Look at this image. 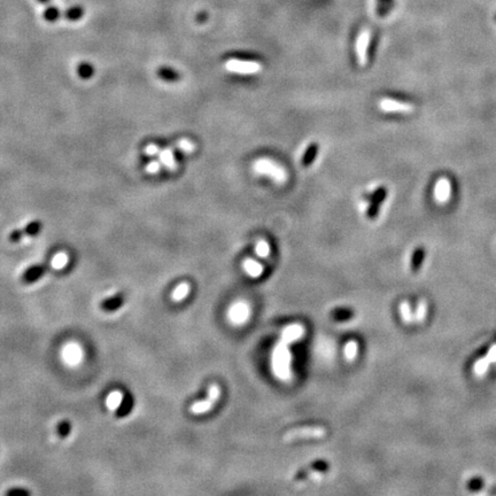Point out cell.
Listing matches in <instances>:
<instances>
[{
	"instance_id": "1",
	"label": "cell",
	"mask_w": 496,
	"mask_h": 496,
	"mask_svg": "<svg viewBox=\"0 0 496 496\" xmlns=\"http://www.w3.org/2000/svg\"><path fill=\"white\" fill-rule=\"evenodd\" d=\"M288 344L284 341H279V344L274 348L272 354V366L274 373L280 379H287L290 377V364H291V354L287 348Z\"/></svg>"
},
{
	"instance_id": "2",
	"label": "cell",
	"mask_w": 496,
	"mask_h": 496,
	"mask_svg": "<svg viewBox=\"0 0 496 496\" xmlns=\"http://www.w3.org/2000/svg\"><path fill=\"white\" fill-rule=\"evenodd\" d=\"M253 169L256 174L270 177L277 183H284L287 180L286 170L270 159L263 158L256 160L253 165Z\"/></svg>"
},
{
	"instance_id": "3",
	"label": "cell",
	"mask_w": 496,
	"mask_h": 496,
	"mask_svg": "<svg viewBox=\"0 0 496 496\" xmlns=\"http://www.w3.org/2000/svg\"><path fill=\"white\" fill-rule=\"evenodd\" d=\"M326 435V430L323 426H308L300 427L286 432L283 435L285 442H291L297 439H322Z\"/></svg>"
},
{
	"instance_id": "4",
	"label": "cell",
	"mask_w": 496,
	"mask_h": 496,
	"mask_svg": "<svg viewBox=\"0 0 496 496\" xmlns=\"http://www.w3.org/2000/svg\"><path fill=\"white\" fill-rule=\"evenodd\" d=\"M225 68L231 73L241 74V75H253L262 70V66L260 62L249 61V60L240 59H230L225 63Z\"/></svg>"
},
{
	"instance_id": "5",
	"label": "cell",
	"mask_w": 496,
	"mask_h": 496,
	"mask_svg": "<svg viewBox=\"0 0 496 496\" xmlns=\"http://www.w3.org/2000/svg\"><path fill=\"white\" fill-rule=\"evenodd\" d=\"M221 397V388L219 385L214 384L210 385L209 390H208V398L206 400H202V401H198L193 403L191 406L190 411L194 415H201V413H205L207 411H209L210 409L215 406V403L217 402V400Z\"/></svg>"
},
{
	"instance_id": "6",
	"label": "cell",
	"mask_w": 496,
	"mask_h": 496,
	"mask_svg": "<svg viewBox=\"0 0 496 496\" xmlns=\"http://www.w3.org/2000/svg\"><path fill=\"white\" fill-rule=\"evenodd\" d=\"M329 469L326 462H316L307 470H301L294 476V480H320L324 476V471Z\"/></svg>"
},
{
	"instance_id": "7",
	"label": "cell",
	"mask_w": 496,
	"mask_h": 496,
	"mask_svg": "<svg viewBox=\"0 0 496 496\" xmlns=\"http://www.w3.org/2000/svg\"><path fill=\"white\" fill-rule=\"evenodd\" d=\"M379 107L381 110L387 113H411L415 109V106L408 102H401L394 99L384 98L380 100Z\"/></svg>"
},
{
	"instance_id": "8",
	"label": "cell",
	"mask_w": 496,
	"mask_h": 496,
	"mask_svg": "<svg viewBox=\"0 0 496 496\" xmlns=\"http://www.w3.org/2000/svg\"><path fill=\"white\" fill-rule=\"evenodd\" d=\"M370 39L371 31L369 29H364L359 35L358 41H356V55H358V61L361 66H365L367 62V48H369Z\"/></svg>"
},
{
	"instance_id": "9",
	"label": "cell",
	"mask_w": 496,
	"mask_h": 496,
	"mask_svg": "<svg viewBox=\"0 0 496 496\" xmlns=\"http://www.w3.org/2000/svg\"><path fill=\"white\" fill-rule=\"evenodd\" d=\"M249 315H251L249 306L246 302L240 301L232 306L227 316H229V319L232 323L239 325V324H244L249 318Z\"/></svg>"
},
{
	"instance_id": "10",
	"label": "cell",
	"mask_w": 496,
	"mask_h": 496,
	"mask_svg": "<svg viewBox=\"0 0 496 496\" xmlns=\"http://www.w3.org/2000/svg\"><path fill=\"white\" fill-rule=\"evenodd\" d=\"M62 358L68 365H77L83 359V351H82L80 345L70 342L63 348Z\"/></svg>"
},
{
	"instance_id": "11",
	"label": "cell",
	"mask_w": 496,
	"mask_h": 496,
	"mask_svg": "<svg viewBox=\"0 0 496 496\" xmlns=\"http://www.w3.org/2000/svg\"><path fill=\"white\" fill-rule=\"evenodd\" d=\"M451 195V184L448 178L442 177L437 181L434 187V197L439 203L447 202Z\"/></svg>"
},
{
	"instance_id": "12",
	"label": "cell",
	"mask_w": 496,
	"mask_h": 496,
	"mask_svg": "<svg viewBox=\"0 0 496 496\" xmlns=\"http://www.w3.org/2000/svg\"><path fill=\"white\" fill-rule=\"evenodd\" d=\"M386 197H387V190L384 187H380L379 190H377L376 193L373 194L372 201H371L370 207H369V209H367V213H366L367 216H369L370 219H373L374 216L378 215V212H379L380 206L383 205L384 200L386 199Z\"/></svg>"
},
{
	"instance_id": "13",
	"label": "cell",
	"mask_w": 496,
	"mask_h": 496,
	"mask_svg": "<svg viewBox=\"0 0 496 496\" xmlns=\"http://www.w3.org/2000/svg\"><path fill=\"white\" fill-rule=\"evenodd\" d=\"M303 334H305V329H303V326L300 325V324H294V325L287 326L286 329L283 331L280 340L290 345L292 342L299 340Z\"/></svg>"
},
{
	"instance_id": "14",
	"label": "cell",
	"mask_w": 496,
	"mask_h": 496,
	"mask_svg": "<svg viewBox=\"0 0 496 496\" xmlns=\"http://www.w3.org/2000/svg\"><path fill=\"white\" fill-rule=\"evenodd\" d=\"M45 271H46V268H45V266H43V265L31 266L23 272L22 281L26 284H33V283H35V281L39 280L43 276H44Z\"/></svg>"
},
{
	"instance_id": "15",
	"label": "cell",
	"mask_w": 496,
	"mask_h": 496,
	"mask_svg": "<svg viewBox=\"0 0 496 496\" xmlns=\"http://www.w3.org/2000/svg\"><path fill=\"white\" fill-rule=\"evenodd\" d=\"M124 305V297L122 294H116L114 297L107 298L101 302V309L106 313H113L119 310Z\"/></svg>"
},
{
	"instance_id": "16",
	"label": "cell",
	"mask_w": 496,
	"mask_h": 496,
	"mask_svg": "<svg viewBox=\"0 0 496 496\" xmlns=\"http://www.w3.org/2000/svg\"><path fill=\"white\" fill-rule=\"evenodd\" d=\"M135 401L134 398L131 397L130 394H127L123 397L122 402L119 406V408L116 409V417L117 418H124L131 412V410L134 408Z\"/></svg>"
},
{
	"instance_id": "17",
	"label": "cell",
	"mask_w": 496,
	"mask_h": 496,
	"mask_svg": "<svg viewBox=\"0 0 496 496\" xmlns=\"http://www.w3.org/2000/svg\"><path fill=\"white\" fill-rule=\"evenodd\" d=\"M242 267H244V270L246 271V273L248 276H251L252 278H259L263 272V267L262 265H260L259 262H256L255 260L247 259L242 262Z\"/></svg>"
},
{
	"instance_id": "18",
	"label": "cell",
	"mask_w": 496,
	"mask_h": 496,
	"mask_svg": "<svg viewBox=\"0 0 496 496\" xmlns=\"http://www.w3.org/2000/svg\"><path fill=\"white\" fill-rule=\"evenodd\" d=\"M330 316L335 322H347V320H352L354 318L355 313L354 310L348 308H338L332 310Z\"/></svg>"
},
{
	"instance_id": "19",
	"label": "cell",
	"mask_w": 496,
	"mask_h": 496,
	"mask_svg": "<svg viewBox=\"0 0 496 496\" xmlns=\"http://www.w3.org/2000/svg\"><path fill=\"white\" fill-rule=\"evenodd\" d=\"M424 259H425V249H424V247H418L413 252L411 263H410V269H411L412 272L419 271L424 262Z\"/></svg>"
},
{
	"instance_id": "20",
	"label": "cell",
	"mask_w": 496,
	"mask_h": 496,
	"mask_svg": "<svg viewBox=\"0 0 496 496\" xmlns=\"http://www.w3.org/2000/svg\"><path fill=\"white\" fill-rule=\"evenodd\" d=\"M188 292H190V284L180 283L173 291V293H171V299H173L174 301L180 302V301H181V300H184L185 298L187 297Z\"/></svg>"
},
{
	"instance_id": "21",
	"label": "cell",
	"mask_w": 496,
	"mask_h": 496,
	"mask_svg": "<svg viewBox=\"0 0 496 496\" xmlns=\"http://www.w3.org/2000/svg\"><path fill=\"white\" fill-rule=\"evenodd\" d=\"M358 353H359L358 341L351 340V341H348L347 344H346L344 354H345L346 360H347L348 362L354 361V360L356 359V356H358Z\"/></svg>"
},
{
	"instance_id": "22",
	"label": "cell",
	"mask_w": 496,
	"mask_h": 496,
	"mask_svg": "<svg viewBox=\"0 0 496 496\" xmlns=\"http://www.w3.org/2000/svg\"><path fill=\"white\" fill-rule=\"evenodd\" d=\"M160 159H161V162L165 165L169 170H175L177 167L176 160H175L174 153L170 151V149H165V151L160 152Z\"/></svg>"
},
{
	"instance_id": "23",
	"label": "cell",
	"mask_w": 496,
	"mask_h": 496,
	"mask_svg": "<svg viewBox=\"0 0 496 496\" xmlns=\"http://www.w3.org/2000/svg\"><path fill=\"white\" fill-rule=\"evenodd\" d=\"M317 152H318V145L317 144L310 145L309 147L307 148L305 154H303L302 165L305 167H308L309 165H312V163L314 162V160H315V158H316Z\"/></svg>"
},
{
	"instance_id": "24",
	"label": "cell",
	"mask_w": 496,
	"mask_h": 496,
	"mask_svg": "<svg viewBox=\"0 0 496 496\" xmlns=\"http://www.w3.org/2000/svg\"><path fill=\"white\" fill-rule=\"evenodd\" d=\"M123 397L124 395L119 391L112 392V393L108 395V398H107V400H106L107 406H108V408L112 409V410H116L117 408H119V406L121 405V402H122Z\"/></svg>"
},
{
	"instance_id": "25",
	"label": "cell",
	"mask_w": 496,
	"mask_h": 496,
	"mask_svg": "<svg viewBox=\"0 0 496 496\" xmlns=\"http://www.w3.org/2000/svg\"><path fill=\"white\" fill-rule=\"evenodd\" d=\"M159 77H161L163 81L167 82H175L177 80H180V74L177 73L176 70L171 69V68L168 67H161L158 70Z\"/></svg>"
},
{
	"instance_id": "26",
	"label": "cell",
	"mask_w": 496,
	"mask_h": 496,
	"mask_svg": "<svg viewBox=\"0 0 496 496\" xmlns=\"http://www.w3.org/2000/svg\"><path fill=\"white\" fill-rule=\"evenodd\" d=\"M400 314H401V317L403 319V322L406 324H411L413 323V319H415V316L411 313V308H410L409 302L403 301L400 305Z\"/></svg>"
},
{
	"instance_id": "27",
	"label": "cell",
	"mask_w": 496,
	"mask_h": 496,
	"mask_svg": "<svg viewBox=\"0 0 496 496\" xmlns=\"http://www.w3.org/2000/svg\"><path fill=\"white\" fill-rule=\"evenodd\" d=\"M77 74L78 76L83 78V80H90L94 74V68L93 66H91L90 63L82 62L80 63V66L77 67Z\"/></svg>"
},
{
	"instance_id": "28",
	"label": "cell",
	"mask_w": 496,
	"mask_h": 496,
	"mask_svg": "<svg viewBox=\"0 0 496 496\" xmlns=\"http://www.w3.org/2000/svg\"><path fill=\"white\" fill-rule=\"evenodd\" d=\"M68 261H69V258H68V254L65 252H60L56 254L54 258H53L51 265L54 269H63L67 266Z\"/></svg>"
},
{
	"instance_id": "29",
	"label": "cell",
	"mask_w": 496,
	"mask_h": 496,
	"mask_svg": "<svg viewBox=\"0 0 496 496\" xmlns=\"http://www.w3.org/2000/svg\"><path fill=\"white\" fill-rule=\"evenodd\" d=\"M42 230V223L38 222V221H34V222L28 223L26 227H24V234L29 235V237H34V235L38 234Z\"/></svg>"
},
{
	"instance_id": "30",
	"label": "cell",
	"mask_w": 496,
	"mask_h": 496,
	"mask_svg": "<svg viewBox=\"0 0 496 496\" xmlns=\"http://www.w3.org/2000/svg\"><path fill=\"white\" fill-rule=\"evenodd\" d=\"M255 253L260 258H267L270 254V246L266 240H260L255 246Z\"/></svg>"
},
{
	"instance_id": "31",
	"label": "cell",
	"mask_w": 496,
	"mask_h": 496,
	"mask_svg": "<svg viewBox=\"0 0 496 496\" xmlns=\"http://www.w3.org/2000/svg\"><path fill=\"white\" fill-rule=\"evenodd\" d=\"M56 431H58L59 437L67 438L71 432V424L69 420H61L56 426Z\"/></svg>"
},
{
	"instance_id": "32",
	"label": "cell",
	"mask_w": 496,
	"mask_h": 496,
	"mask_svg": "<svg viewBox=\"0 0 496 496\" xmlns=\"http://www.w3.org/2000/svg\"><path fill=\"white\" fill-rule=\"evenodd\" d=\"M466 487H467V490L471 491V492L480 491L481 488L484 487V480L479 477H474L471 480L467 481Z\"/></svg>"
},
{
	"instance_id": "33",
	"label": "cell",
	"mask_w": 496,
	"mask_h": 496,
	"mask_svg": "<svg viewBox=\"0 0 496 496\" xmlns=\"http://www.w3.org/2000/svg\"><path fill=\"white\" fill-rule=\"evenodd\" d=\"M425 316H426V303L425 301H423V300H420L416 308L415 319L417 322H422V320L425 319Z\"/></svg>"
},
{
	"instance_id": "34",
	"label": "cell",
	"mask_w": 496,
	"mask_h": 496,
	"mask_svg": "<svg viewBox=\"0 0 496 496\" xmlns=\"http://www.w3.org/2000/svg\"><path fill=\"white\" fill-rule=\"evenodd\" d=\"M177 147L184 153H192L195 149V144L191 140H188V139H181V140L178 141Z\"/></svg>"
},
{
	"instance_id": "35",
	"label": "cell",
	"mask_w": 496,
	"mask_h": 496,
	"mask_svg": "<svg viewBox=\"0 0 496 496\" xmlns=\"http://www.w3.org/2000/svg\"><path fill=\"white\" fill-rule=\"evenodd\" d=\"M490 360L488 359H481L479 361H477L474 363V372L477 374H483L487 371L488 366H490Z\"/></svg>"
},
{
	"instance_id": "36",
	"label": "cell",
	"mask_w": 496,
	"mask_h": 496,
	"mask_svg": "<svg viewBox=\"0 0 496 496\" xmlns=\"http://www.w3.org/2000/svg\"><path fill=\"white\" fill-rule=\"evenodd\" d=\"M23 234H24V231H22V230H13L9 233L8 238L12 242H19L21 239H22Z\"/></svg>"
},
{
	"instance_id": "37",
	"label": "cell",
	"mask_w": 496,
	"mask_h": 496,
	"mask_svg": "<svg viewBox=\"0 0 496 496\" xmlns=\"http://www.w3.org/2000/svg\"><path fill=\"white\" fill-rule=\"evenodd\" d=\"M159 152H160L159 146L158 145H154V144L147 145V146H146V148H145V153L147 155H155V154H158Z\"/></svg>"
},
{
	"instance_id": "38",
	"label": "cell",
	"mask_w": 496,
	"mask_h": 496,
	"mask_svg": "<svg viewBox=\"0 0 496 496\" xmlns=\"http://www.w3.org/2000/svg\"><path fill=\"white\" fill-rule=\"evenodd\" d=\"M146 170H147V173L149 174H156L160 170V163L153 161L146 167Z\"/></svg>"
},
{
	"instance_id": "39",
	"label": "cell",
	"mask_w": 496,
	"mask_h": 496,
	"mask_svg": "<svg viewBox=\"0 0 496 496\" xmlns=\"http://www.w3.org/2000/svg\"><path fill=\"white\" fill-rule=\"evenodd\" d=\"M6 494L7 495H29L30 493L26 490H17V488H14V490H9Z\"/></svg>"
},
{
	"instance_id": "40",
	"label": "cell",
	"mask_w": 496,
	"mask_h": 496,
	"mask_svg": "<svg viewBox=\"0 0 496 496\" xmlns=\"http://www.w3.org/2000/svg\"><path fill=\"white\" fill-rule=\"evenodd\" d=\"M487 359L490 360V362H495L496 361V345H494L493 347H492L490 349V352H488Z\"/></svg>"
},
{
	"instance_id": "41",
	"label": "cell",
	"mask_w": 496,
	"mask_h": 496,
	"mask_svg": "<svg viewBox=\"0 0 496 496\" xmlns=\"http://www.w3.org/2000/svg\"><path fill=\"white\" fill-rule=\"evenodd\" d=\"M494 20H495V22H496V13H495V15H494Z\"/></svg>"
}]
</instances>
